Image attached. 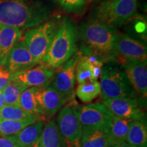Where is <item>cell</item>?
Here are the masks:
<instances>
[{"label":"cell","instance_id":"30","mask_svg":"<svg viewBox=\"0 0 147 147\" xmlns=\"http://www.w3.org/2000/svg\"><path fill=\"white\" fill-rule=\"evenodd\" d=\"M102 66V64H94V65H91V70L92 74H93V80H97V79L101 76L103 67Z\"/></svg>","mask_w":147,"mask_h":147},{"label":"cell","instance_id":"7","mask_svg":"<svg viewBox=\"0 0 147 147\" xmlns=\"http://www.w3.org/2000/svg\"><path fill=\"white\" fill-rule=\"evenodd\" d=\"M78 106L74 103L67 104L60 110L57 116V125L67 147H79L82 136Z\"/></svg>","mask_w":147,"mask_h":147},{"label":"cell","instance_id":"15","mask_svg":"<svg viewBox=\"0 0 147 147\" xmlns=\"http://www.w3.org/2000/svg\"><path fill=\"white\" fill-rule=\"evenodd\" d=\"M124 71L134 91L146 98L147 95V64L145 60H123Z\"/></svg>","mask_w":147,"mask_h":147},{"label":"cell","instance_id":"8","mask_svg":"<svg viewBox=\"0 0 147 147\" xmlns=\"http://www.w3.org/2000/svg\"><path fill=\"white\" fill-rule=\"evenodd\" d=\"M78 115L82 133L100 129H108L113 116L102 104L99 103L78 106Z\"/></svg>","mask_w":147,"mask_h":147},{"label":"cell","instance_id":"2","mask_svg":"<svg viewBox=\"0 0 147 147\" xmlns=\"http://www.w3.org/2000/svg\"><path fill=\"white\" fill-rule=\"evenodd\" d=\"M117 34L115 29L91 20L82 25L80 29L83 43L81 53L95 55L103 60L113 59L115 55L114 43Z\"/></svg>","mask_w":147,"mask_h":147},{"label":"cell","instance_id":"3","mask_svg":"<svg viewBox=\"0 0 147 147\" xmlns=\"http://www.w3.org/2000/svg\"><path fill=\"white\" fill-rule=\"evenodd\" d=\"M76 35L74 26L66 18L60 23L50 47L42 63L48 68L55 70L76 54Z\"/></svg>","mask_w":147,"mask_h":147},{"label":"cell","instance_id":"23","mask_svg":"<svg viewBox=\"0 0 147 147\" xmlns=\"http://www.w3.org/2000/svg\"><path fill=\"white\" fill-rule=\"evenodd\" d=\"M0 120L37 122L41 119L26 113L18 106L4 105L0 110Z\"/></svg>","mask_w":147,"mask_h":147},{"label":"cell","instance_id":"10","mask_svg":"<svg viewBox=\"0 0 147 147\" xmlns=\"http://www.w3.org/2000/svg\"><path fill=\"white\" fill-rule=\"evenodd\" d=\"M102 104L113 116L131 121L144 119L145 113L136 98L120 97L102 100Z\"/></svg>","mask_w":147,"mask_h":147},{"label":"cell","instance_id":"34","mask_svg":"<svg viewBox=\"0 0 147 147\" xmlns=\"http://www.w3.org/2000/svg\"><path fill=\"white\" fill-rule=\"evenodd\" d=\"M97 1H98L99 2H100V1H119V0H97Z\"/></svg>","mask_w":147,"mask_h":147},{"label":"cell","instance_id":"14","mask_svg":"<svg viewBox=\"0 0 147 147\" xmlns=\"http://www.w3.org/2000/svg\"><path fill=\"white\" fill-rule=\"evenodd\" d=\"M38 65L22 40L18 42L10 51L3 67L12 74L27 70Z\"/></svg>","mask_w":147,"mask_h":147},{"label":"cell","instance_id":"12","mask_svg":"<svg viewBox=\"0 0 147 147\" xmlns=\"http://www.w3.org/2000/svg\"><path fill=\"white\" fill-rule=\"evenodd\" d=\"M114 51L124 60L146 59V47L138 40L125 34H117Z\"/></svg>","mask_w":147,"mask_h":147},{"label":"cell","instance_id":"13","mask_svg":"<svg viewBox=\"0 0 147 147\" xmlns=\"http://www.w3.org/2000/svg\"><path fill=\"white\" fill-rule=\"evenodd\" d=\"M36 97L45 119L51 120L67 103L51 86L37 87Z\"/></svg>","mask_w":147,"mask_h":147},{"label":"cell","instance_id":"35","mask_svg":"<svg viewBox=\"0 0 147 147\" xmlns=\"http://www.w3.org/2000/svg\"><path fill=\"white\" fill-rule=\"evenodd\" d=\"M95 1V0H87V2H91V1Z\"/></svg>","mask_w":147,"mask_h":147},{"label":"cell","instance_id":"26","mask_svg":"<svg viewBox=\"0 0 147 147\" xmlns=\"http://www.w3.org/2000/svg\"><path fill=\"white\" fill-rule=\"evenodd\" d=\"M27 89L28 88L23 84L10 81L2 91L5 105L18 106V101L22 93Z\"/></svg>","mask_w":147,"mask_h":147},{"label":"cell","instance_id":"32","mask_svg":"<svg viewBox=\"0 0 147 147\" xmlns=\"http://www.w3.org/2000/svg\"><path fill=\"white\" fill-rule=\"evenodd\" d=\"M112 147H132V146H130L129 144H128L127 142H123L116 143V144L115 145H113Z\"/></svg>","mask_w":147,"mask_h":147},{"label":"cell","instance_id":"5","mask_svg":"<svg viewBox=\"0 0 147 147\" xmlns=\"http://www.w3.org/2000/svg\"><path fill=\"white\" fill-rule=\"evenodd\" d=\"M60 23L58 18H53L25 33L23 41L38 65L45 58Z\"/></svg>","mask_w":147,"mask_h":147},{"label":"cell","instance_id":"28","mask_svg":"<svg viewBox=\"0 0 147 147\" xmlns=\"http://www.w3.org/2000/svg\"><path fill=\"white\" fill-rule=\"evenodd\" d=\"M64 10L69 12H76L85 6L86 0H57Z\"/></svg>","mask_w":147,"mask_h":147},{"label":"cell","instance_id":"29","mask_svg":"<svg viewBox=\"0 0 147 147\" xmlns=\"http://www.w3.org/2000/svg\"><path fill=\"white\" fill-rule=\"evenodd\" d=\"M11 73L3 67H0V91H2L10 82Z\"/></svg>","mask_w":147,"mask_h":147},{"label":"cell","instance_id":"25","mask_svg":"<svg viewBox=\"0 0 147 147\" xmlns=\"http://www.w3.org/2000/svg\"><path fill=\"white\" fill-rule=\"evenodd\" d=\"M75 77L78 84L93 80L91 65L89 63L86 57L82 53L79 54L78 61L76 62L75 67Z\"/></svg>","mask_w":147,"mask_h":147},{"label":"cell","instance_id":"24","mask_svg":"<svg viewBox=\"0 0 147 147\" xmlns=\"http://www.w3.org/2000/svg\"><path fill=\"white\" fill-rule=\"evenodd\" d=\"M100 82L91 80L78 84L75 93L78 99L83 103H90L100 95Z\"/></svg>","mask_w":147,"mask_h":147},{"label":"cell","instance_id":"4","mask_svg":"<svg viewBox=\"0 0 147 147\" xmlns=\"http://www.w3.org/2000/svg\"><path fill=\"white\" fill-rule=\"evenodd\" d=\"M138 0L100 1L92 12L93 20L115 29L124 24L136 12Z\"/></svg>","mask_w":147,"mask_h":147},{"label":"cell","instance_id":"9","mask_svg":"<svg viewBox=\"0 0 147 147\" xmlns=\"http://www.w3.org/2000/svg\"><path fill=\"white\" fill-rule=\"evenodd\" d=\"M79 54H76L61 66V68L55 75L51 87L61 96L65 99L66 102H69L74 96V88L76 77H75V67Z\"/></svg>","mask_w":147,"mask_h":147},{"label":"cell","instance_id":"1","mask_svg":"<svg viewBox=\"0 0 147 147\" xmlns=\"http://www.w3.org/2000/svg\"><path fill=\"white\" fill-rule=\"evenodd\" d=\"M51 14L45 4L32 0H0V25L32 29L47 21Z\"/></svg>","mask_w":147,"mask_h":147},{"label":"cell","instance_id":"27","mask_svg":"<svg viewBox=\"0 0 147 147\" xmlns=\"http://www.w3.org/2000/svg\"><path fill=\"white\" fill-rule=\"evenodd\" d=\"M34 121H15L0 120V137L5 138L13 136L29 125L34 123Z\"/></svg>","mask_w":147,"mask_h":147},{"label":"cell","instance_id":"19","mask_svg":"<svg viewBox=\"0 0 147 147\" xmlns=\"http://www.w3.org/2000/svg\"><path fill=\"white\" fill-rule=\"evenodd\" d=\"M36 89L37 87H30L25 90L20 97L18 106L26 113L45 121L36 97Z\"/></svg>","mask_w":147,"mask_h":147},{"label":"cell","instance_id":"20","mask_svg":"<svg viewBox=\"0 0 147 147\" xmlns=\"http://www.w3.org/2000/svg\"><path fill=\"white\" fill-rule=\"evenodd\" d=\"M39 147H67L54 119H51L45 124Z\"/></svg>","mask_w":147,"mask_h":147},{"label":"cell","instance_id":"6","mask_svg":"<svg viewBox=\"0 0 147 147\" xmlns=\"http://www.w3.org/2000/svg\"><path fill=\"white\" fill-rule=\"evenodd\" d=\"M100 84L103 100L120 97L135 98L136 92L125 71L115 66L102 67Z\"/></svg>","mask_w":147,"mask_h":147},{"label":"cell","instance_id":"31","mask_svg":"<svg viewBox=\"0 0 147 147\" xmlns=\"http://www.w3.org/2000/svg\"><path fill=\"white\" fill-rule=\"evenodd\" d=\"M0 147H18V146L8 138L0 137Z\"/></svg>","mask_w":147,"mask_h":147},{"label":"cell","instance_id":"18","mask_svg":"<svg viewBox=\"0 0 147 147\" xmlns=\"http://www.w3.org/2000/svg\"><path fill=\"white\" fill-rule=\"evenodd\" d=\"M115 144L108 129H100L83 132L79 147H112Z\"/></svg>","mask_w":147,"mask_h":147},{"label":"cell","instance_id":"17","mask_svg":"<svg viewBox=\"0 0 147 147\" xmlns=\"http://www.w3.org/2000/svg\"><path fill=\"white\" fill-rule=\"evenodd\" d=\"M23 32L16 27L0 25V67L4 65L12 48L21 41Z\"/></svg>","mask_w":147,"mask_h":147},{"label":"cell","instance_id":"11","mask_svg":"<svg viewBox=\"0 0 147 147\" xmlns=\"http://www.w3.org/2000/svg\"><path fill=\"white\" fill-rule=\"evenodd\" d=\"M55 70L42 64L27 70L17 71L10 74V81L18 82L27 88L42 87L49 85Z\"/></svg>","mask_w":147,"mask_h":147},{"label":"cell","instance_id":"22","mask_svg":"<svg viewBox=\"0 0 147 147\" xmlns=\"http://www.w3.org/2000/svg\"><path fill=\"white\" fill-rule=\"evenodd\" d=\"M132 121H133L129 119L112 116L108 125V131L110 137L115 141L116 143L125 142L129 129Z\"/></svg>","mask_w":147,"mask_h":147},{"label":"cell","instance_id":"21","mask_svg":"<svg viewBox=\"0 0 147 147\" xmlns=\"http://www.w3.org/2000/svg\"><path fill=\"white\" fill-rule=\"evenodd\" d=\"M125 142L132 147L147 146V125L146 119L132 121L129 129Z\"/></svg>","mask_w":147,"mask_h":147},{"label":"cell","instance_id":"16","mask_svg":"<svg viewBox=\"0 0 147 147\" xmlns=\"http://www.w3.org/2000/svg\"><path fill=\"white\" fill-rule=\"evenodd\" d=\"M45 121L40 120L31 124L18 133L6 138L14 141L18 147H39Z\"/></svg>","mask_w":147,"mask_h":147},{"label":"cell","instance_id":"33","mask_svg":"<svg viewBox=\"0 0 147 147\" xmlns=\"http://www.w3.org/2000/svg\"><path fill=\"white\" fill-rule=\"evenodd\" d=\"M5 105L4 98H3V95L2 91H0V110Z\"/></svg>","mask_w":147,"mask_h":147}]
</instances>
